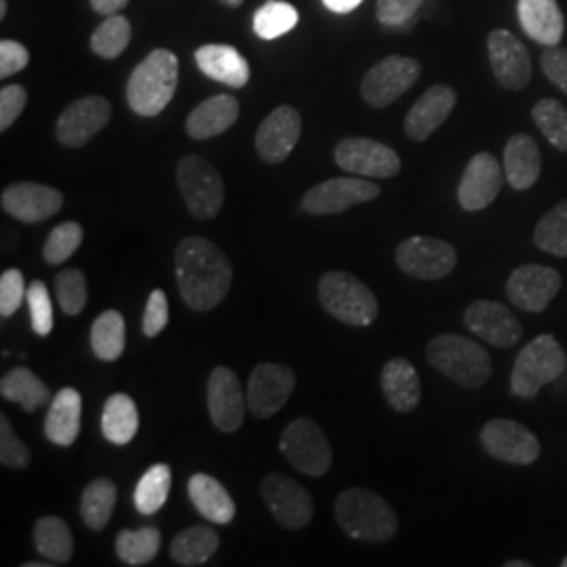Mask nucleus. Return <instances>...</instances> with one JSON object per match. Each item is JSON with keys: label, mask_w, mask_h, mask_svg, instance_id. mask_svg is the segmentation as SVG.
<instances>
[{"label": "nucleus", "mask_w": 567, "mask_h": 567, "mask_svg": "<svg viewBox=\"0 0 567 567\" xmlns=\"http://www.w3.org/2000/svg\"><path fill=\"white\" fill-rule=\"evenodd\" d=\"M175 276L185 305L194 311H210L227 297L234 271L217 244L192 236L175 250Z\"/></svg>", "instance_id": "f257e3e1"}, {"label": "nucleus", "mask_w": 567, "mask_h": 567, "mask_svg": "<svg viewBox=\"0 0 567 567\" xmlns=\"http://www.w3.org/2000/svg\"><path fill=\"white\" fill-rule=\"evenodd\" d=\"M179 84V60L168 49H154L133 70L126 84V102L143 118L158 116L173 102Z\"/></svg>", "instance_id": "f03ea898"}, {"label": "nucleus", "mask_w": 567, "mask_h": 567, "mask_svg": "<svg viewBox=\"0 0 567 567\" xmlns=\"http://www.w3.org/2000/svg\"><path fill=\"white\" fill-rule=\"evenodd\" d=\"M337 522L347 536L364 543H386L398 534V515L379 494L349 487L337 498Z\"/></svg>", "instance_id": "7ed1b4c3"}, {"label": "nucleus", "mask_w": 567, "mask_h": 567, "mask_svg": "<svg viewBox=\"0 0 567 567\" xmlns=\"http://www.w3.org/2000/svg\"><path fill=\"white\" fill-rule=\"evenodd\" d=\"M426 360L450 381L465 389H480L492 377V360L486 349L461 334H440L426 347Z\"/></svg>", "instance_id": "20e7f679"}, {"label": "nucleus", "mask_w": 567, "mask_h": 567, "mask_svg": "<svg viewBox=\"0 0 567 567\" xmlns=\"http://www.w3.org/2000/svg\"><path fill=\"white\" fill-rule=\"evenodd\" d=\"M566 351L559 341L553 334H540L519 351L511 374V393L534 400L543 386L566 372Z\"/></svg>", "instance_id": "39448f33"}, {"label": "nucleus", "mask_w": 567, "mask_h": 567, "mask_svg": "<svg viewBox=\"0 0 567 567\" xmlns=\"http://www.w3.org/2000/svg\"><path fill=\"white\" fill-rule=\"evenodd\" d=\"M318 297L326 311L349 326L372 324L379 316L374 292L351 274L328 271L318 284Z\"/></svg>", "instance_id": "423d86ee"}, {"label": "nucleus", "mask_w": 567, "mask_h": 567, "mask_svg": "<svg viewBox=\"0 0 567 567\" xmlns=\"http://www.w3.org/2000/svg\"><path fill=\"white\" fill-rule=\"evenodd\" d=\"M177 183L187 210L200 219H215L224 208L225 185L219 171L200 156H185L177 164Z\"/></svg>", "instance_id": "0eeeda50"}, {"label": "nucleus", "mask_w": 567, "mask_h": 567, "mask_svg": "<svg viewBox=\"0 0 567 567\" xmlns=\"http://www.w3.org/2000/svg\"><path fill=\"white\" fill-rule=\"evenodd\" d=\"M280 452L299 473L322 477L332 465V447L320 425L311 419H297L284 429Z\"/></svg>", "instance_id": "6e6552de"}, {"label": "nucleus", "mask_w": 567, "mask_h": 567, "mask_svg": "<svg viewBox=\"0 0 567 567\" xmlns=\"http://www.w3.org/2000/svg\"><path fill=\"white\" fill-rule=\"evenodd\" d=\"M395 261L404 274L416 280H442L454 271L458 255L452 244L440 238L414 236L398 246Z\"/></svg>", "instance_id": "1a4fd4ad"}, {"label": "nucleus", "mask_w": 567, "mask_h": 567, "mask_svg": "<svg viewBox=\"0 0 567 567\" xmlns=\"http://www.w3.org/2000/svg\"><path fill=\"white\" fill-rule=\"evenodd\" d=\"M421 76V63L402 55H389L368 70L362 97L372 107H386L408 93Z\"/></svg>", "instance_id": "9d476101"}, {"label": "nucleus", "mask_w": 567, "mask_h": 567, "mask_svg": "<svg viewBox=\"0 0 567 567\" xmlns=\"http://www.w3.org/2000/svg\"><path fill=\"white\" fill-rule=\"evenodd\" d=\"M381 196V187L364 177H334L313 185L301 200L309 215H339L355 204L370 203Z\"/></svg>", "instance_id": "9b49d317"}, {"label": "nucleus", "mask_w": 567, "mask_h": 567, "mask_svg": "<svg viewBox=\"0 0 567 567\" xmlns=\"http://www.w3.org/2000/svg\"><path fill=\"white\" fill-rule=\"evenodd\" d=\"M334 161L355 177H372V179H389L395 177L402 168L400 156L385 143L349 137L334 147Z\"/></svg>", "instance_id": "f8f14e48"}, {"label": "nucleus", "mask_w": 567, "mask_h": 567, "mask_svg": "<svg viewBox=\"0 0 567 567\" xmlns=\"http://www.w3.org/2000/svg\"><path fill=\"white\" fill-rule=\"evenodd\" d=\"M261 494L271 515L280 526L303 529L313 517L311 494L299 482L284 473H269L261 484Z\"/></svg>", "instance_id": "ddd939ff"}, {"label": "nucleus", "mask_w": 567, "mask_h": 567, "mask_svg": "<svg viewBox=\"0 0 567 567\" xmlns=\"http://www.w3.org/2000/svg\"><path fill=\"white\" fill-rule=\"evenodd\" d=\"M480 440L492 458L511 465H532L540 456L538 437L526 426L508 419L489 421L482 429Z\"/></svg>", "instance_id": "4468645a"}, {"label": "nucleus", "mask_w": 567, "mask_h": 567, "mask_svg": "<svg viewBox=\"0 0 567 567\" xmlns=\"http://www.w3.org/2000/svg\"><path fill=\"white\" fill-rule=\"evenodd\" d=\"M297 385L295 372L282 364H259L250 379L246 402L257 419H269L282 408Z\"/></svg>", "instance_id": "2eb2a0df"}, {"label": "nucleus", "mask_w": 567, "mask_h": 567, "mask_svg": "<svg viewBox=\"0 0 567 567\" xmlns=\"http://www.w3.org/2000/svg\"><path fill=\"white\" fill-rule=\"evenodd\" d=\"M559 290V271L545 265H522L511 274L507 282L508 301L532 313L545 311Z\"/></svg>", "instance_id": "dca6fc26"}, {"label": "nucleus", "mask_w": 567, "mask_h": 567, "mask_svg": "<svg viewBox=\"0 0 567 567\" xmlns=\"http://www.w3.org/2000/svg\"><path fill=\"white\" fill-rule=\"evenodd\" d=\"M487 55L494 79L508 91H522L532 81V60L524 42L508 30H494L487 37Z\"/></svg>", "instance_id": "f3484780"}, {"label": "nucleus", "mask_w": 567, "mask_h": 567, "mask_svg": "<svg viewBox=\"0 0 567 567\" xmlns=\"http://www.w3.org/2000/svg\"><path fill=\"white\" fill-rule=\"evenodd\" d=\"M112 118V105L102 95H89L70 103L58 118V140L65 147H82Z\"/></svg>", "instance_id": "a211bd4d"}, {"label": "nucleus", "mask_w": 567, "mask_h": 567, "mask_svg": "<svg viewBox=\"0 0 567 567\" xmlns=\"http://www.w3.org/2000/svg\"><path fill=\"white\" fill-rule=\"evenodd\" d=\"M505 179V168H501L498 161L487 152H480L466 164L458 185V203L468 213L484 210L496 200Z\"/></svg>", "instance_id": "6ab92c4d"}, {"label": "nucleus", "mask_w": 567, "mask_h": 567, "mask_svg": "<svg viewBox=\"0 0 567 567\" xmlns=\"http://www.w3.org/2000/svg\"><path fill=\"white\" fill-rule=\"evenodd\" d=\"M208 414L217 429L224 433H234L244 425L246 408L244 391L234 370L219 365L208 379Z\"/></svg>", "instance_id": "aec40b11"}, {"label": "nucleus", "mask_w": 567, "mask_h": 567, "mask_svg": "<svg viewBox=\"0 0 567 567\" xmlns=\"http://www.w3.org/2000/svg\"><path fill=\"white\" fill-rule=\"evenodd\" d=\"M2 208L21 224H41L58 215L63 196L58 189L42 183H13L2 192Z\"/></svg>", "instance_id": "412c9836"}, {"label": "nucleus", "mask_w": 567, "mask_h": 567, "mask_svg": "<svg viewBox=\"0 0 567 567\" xmlns=\"http://www.w3.org/2000/svg\"><path fill=\"white\" fill-rule=\"evenodd\" d=\"M301 114L290 107V105H280L276 107L259 126L257 131V152L261 161L267 164H280L292 154L295 145L301 137Z\"/></svg>", "instance_id": "4be33fe9"}, {"label": "nucleus", "mask_w": 567, "mask_h": 567, "mask_svg": "<svg viewBox=\"0 0 567 567\" xmlns=\"http://www.w3.org/2000/svg\"><path fill=\"white\" fill-rule=\"evenodd\" d=\"M465 326L482 341L494 347H513L522 339V324L511 309L496 301H475L465 311Z\"/></svg>", "instance_id": "5701e85b"}, {"label": "nucleus", "mask_w": 567, "mask_h": 567, "mask_svg": "<svg viewBox=\"0 0 567 567\" xmlns=\"http://www.w3.org/2000/svg\"><path fill=\"white\" fill-rule=\"evenodd\" d=\"M456 93L446 84H435L425 91L419 102L412 105V110L405 116V135L412 142H425L429 140L452 114L456 105Z\"/></svg>", "instance_id": "b1692460"}, {"label": "nucleus", "mask_w": 567, "mask_h": 567, "mask_svg": "<svg viewBox=\"0 0 567 567\" xmlns=\"http://www.w3.org/2000/svg\"><path fill=\"white\" fill-rule=\"evenodd\" d=\"M517 16L532 41L543 47H559L566 32V18L557 0H519Z\"/></svg>", "instance_id": "393cba45"}, {"label": "nucleus", "mask_w": 567, "mask_h": 567, "mask_svg": "<svg viewBox=\"0 0 567 567\" xmlns=\"http://www.w3.org/2000/svg\"><path fill=\"white\" fill-rule=\"evenodd\" d=\"M196 63L200 72L213 81L234 89H243L250 81V68L240 51L229 44H204L196 51Z\"/></svg>", "instance_id": "a878e982"}, {"label": "nucleus", "mask_w": 567, "mask_h": 567, "mask_svg": "<svg viewBox=\"0 0 567 567\" xmlns=\"http://www.w3.org/2000/svg\"><path fill=\"white\" fill-rule=\"evenodd\" d=\"M238 114H240V103L236 97L215 95L200 103L198 107H194V112L187 116L185 122L187 135L196 142L213 140L238 121Z\"/></svg>", "instance_id": "bb28decb"}, {"label": "nucleus", "mask_w": 567, "mask_h": 567, "mask_svg": "<svg viewBox=\"0 0 567 567\" xmlns=\"http://www.w3.org/2000/svg\"><path fill=\"white\" fill-rule=\"evenodd\" d=\"M81 393L72 386L61 389L51 400V408L44 419V435L55 446H72L81 433Z\"/></svg>", "instance_id": "cd10ccee"}, {"label": "nucleus", "mask_w": 567, "mask_h": 567, "mask_svg": "<svg viewBox=\"0 0 567 567\" xmlns=\"http://www.w3.org/2000/svg\"><path fill=\"white\" fill-rule=\"evenodd\" d=\"M381 386L385 393L386 404L395 412H412L421 404V377L416 368L404 358H393L386 362L381 372Z\"/></svg>", "instance_id": "c85d7f7f"}, {"label": "nucleus", "mask_w": 567, "mask_h": 567, "mask_svg": "<svg viewBox=\"0 0 567 567\" xmlns=\"http://www.w3.org/2000/svg\"><path fill=\"white\" fill-rule=\"evenodd\" d=\"M187 492H189V501L194 503V507L198 508V513L210 524L227 526L236 517L234 498L221 486V482H217L215 477H210L206 473L192 475L187 482Z\"/></svg>", "instance_id": "c756f323"}, {"label": "nucleus", "mask_w": 567, "mask_h": 567, "mask_svg": "<svg viewBox=\"0 0 567 567\" xmlns=\"http://www.w3.org/2000/svg\"><path fill=\"white\" fill-rule=\"evenodd\" d=\"M505 177L508 185L517 192L529 189L534 183L538 182L540 171H543V158L538 143L534 142L529 135H513L505 147Z\"/></svg>", "instance_id": "7c9ffc66"}, {"label": "nucleus", "mask_w": 567, "mask_h": 567, "mask_svg": "<svg viewBox=\"0 0 567 567\" xmlns=\"http://www.w3.org/2000/svg\"><path fill=\"white\" fill-rule=\"evenodd\" d=\"M103 437L116 446H126L140 431V412L135 402L124 395L114 393L105 405L102 416Z\"/></svg>", "instance_id": "2f4dec72"}, {"label": "nucleus", "mask_w": 567, "mask_h": 567, "mask_svg": "<svg viewBox=\"0 0 567 567\" xmlns=\"http://www.w3.org/2000/svg\"><path fill=\"white\" fill-rule=\"evenodd\" d=\"M0 395L7 402L21 405L25 412H34L37 408L51 402V391L41 379L28 368H13L0 381Z\"/></svg>", "instance_id": "473e14b6"}, {"label": "nucleus", "mask_w": 567, "mask_h": 567, "mask_svg": "<svg viewBox=\"0 0 567 567\" xmlns=\"http://www.w3.org/2000/svg\"><path fill=\"white\" fill-rule=\"evenodd\" d=\"M219 548V536L206 526L187 527L179 532L171 545V557L179 566L194 567L206 564Z\"/></svg>", "instance_id": "72a5a7b5"}, {"label": "nucleus", "mask_w": 567, "mask_h": 567, "mask_svg": "<svg viewBox=\"0 0 567 567\" xmlns=\"http://www.w3.org/2000/svg\"><path fill=\"white\" fill-rule=\"evenodd\" d=\"M34 547L53 566L68 564L74 555V538L60 517H42L34 526Z\"/></svg>", "instance_id": "f704fd0d"}, {"label": "nucleus", "mask_w": 567, "mask_h": 567, "mask_svg": "<svg viewBox=\"0 0 567 567\" xmlns=\"http://www.w3.org/2000/svg\"><path fill=\"white\" fill-rule=\"evenodd\" d=\"M116 498L118 489L105 477H100L84 487L81 498V517L84 526L95 532L107 526L116 508Z\"/></svg>", "instance_id": "c9c22d12"}, {"label": "nucleus", "mask_w": 567, "mask_h": 567, "mask_svg": "<svg viewBox=\"0 0 567 567\" xmlns=\"http://www.w3.org/2000/svg\"><path fill=\"white\" fill-rule=\"evenodd\" d=\"M163 545V534L156 527L122 529L116 536V555L126 566H147L156 559Z\"/></svg>", "instance_id": "e433bc0d"}, {"label": "nucleus", "mask_w": 567, "mask_h": 567, "mask_svg": "<svg viewBox=\"0 0 567 567\" xmlns=\"http://www.w3.org/2000/svg\"><path fill=\"white\" fill-rule=\"evenodd\" d=\"M126 328L121 311L110 309L93 322L91 328V347L93 353L103 362H116L124 353Z\"/></svg>", "instance_id": "4c0bfd02"}, {"label": "nucleus", "mask_w": 567, "mask_h": 567, "mask_svg": "<svg viewBox=\"0 0 567 567\" xmlns=\"http://www.w3.org/2000/svg\"><path fill=\"white\" fill-rule=\"evenodd\" d=\"M171 482H173V473L168 465L150 466L140 480V484L135 487L133 501L135 508L142 515H154L164 507L168 492H171Z\"/></svg>", "instance_id": "58836bf2"}, {"label": "nucleus", "mask_w": 567, "mask_h": 567, "mask_svg": "<svg viewBox=\"0 0 567 567\" xmlns=\"http://www.w3.org/2000/svg\"><path fill=\"white\" fill-rule=\"evenodd\" d=\"M534 244L553 257H567V200L553 206L538 221Z\"/></svg>", "instance_id": "ea45409f"}, {"label": "nucleus", "mask_w": 567, "mask_h": 567, "mask_svg": "<svg viewBox=\"0 0 567 567\" xmlns=\"http://www.w3.org/2000/svg\"><path fill=\"white\" fill-rule=\"evenodd\" d=\"M299 23V11L284 2V0H269L257 11L255 16V32L265 41L280 39L286 32H290Z\"/></svg>", "instance_id": "a19ab883"}, {"label": "nucleus", "mask_w": 567, "mask_h": 567, "mask_svg": "<svg viewBox=\"0 0 567 567\" xmlns=\"http://www.w3.org/2000/svg\"><path fill=\"white\" fill-rule=\"evenodd\" d=\"M131 42V23L122 16H107L91 37V49L103 60H116Z\"/></svg>", "instance_id": "79ce46f5"}, {"label": "nucleus", "mask_w": 567, "mask_h": 567, "mask_svg": "<svg viewBox=\"0 0 567 567\" xmlns=\"http://www.w3.org/2000/svg\"><path fill=\"white\" fill-rule=\"evenodd\" d=\"M532 118L553 147L567 152V110L557 100H540L532 107Z\"/></svg>", "instance_id": "37998d69"}, {"label": "nucleus", "mask_w": 567, "mask_h": 567, "mask_svg": "<svg viewBox=\"0 0 567 567\" xmlns=\"http://www.w3.org/2000/svg\"><path fill=\"white\" fill-rule=\"evenodd\" d=\"M82 227L76 221H65L58 225L42 248V257L49 265L65 264L82 244Z\"/></svg>", "instance_id": "c03bdc74"}, {"label": "nucleus", "mask_w": 567, "mask_h": 567, "mask_svg": "<svg viewBox=\"0 0 567 567\" xmlns=\"http://www.w3.org/2000/svg\"><path fill=\"white\" fill-rule=\"evenodd\" d=\"M55 292H58V301L63 309V313L68 316H79L86 299H89V290H86V280L79 269H63L55 276Z\"/></svg>", "instance_id": "a18cd8bd"}, {"label": "nucleus", "mask_w": 567, "mask_h": 567, "mask_svg": "<svg viewBox=\"0 0 567 567\" xmlns=\"http://www.w3.org/2000/svg\"><path fill=\"white\" fill-rule=\"evenodd\" d=\"M25 301L30 307V322H32V330L39 337H47L53 330V303L49 297V290L44 284L34 280L28 286V295Z\"/></svg>", "instance_id": "49530a36"}, {"label": "nucleus", "mask_w": 567, "mask_h": 567, "mask_svg": "<svg viewBox=\"0 0 567 567\" xmlns=\"http://www.w3.org/2000/svg\"><path fill=\"white\" fill-rule=\"evenodd\" d=\"M30 461V450L16 435L7 414H0V463L9 468H25Z\"/></svg>", "instance_id": "de8ad7c7"}, {"label": "nucleus", "mask_w": 567, "mask_h": 567, "mask_svg": "<svg viewBox=\"0 0 567 567\" xmlns=\"http://www.w3.org/2000/svg\"><path fill=\"white\" fill-rule=\"evenodd\" d=\"M28 290L23 284V276L18 269H7L0 276V316L9 318L20 309Z\"/></svg>", "instance_id": "09e8293b"}, {"label": "nucleus", "mask_w": 567, "mask_h": 567, "mask_svg": "<svg viewBox=\"0 0 567 567\" xmlns=\"http://www.w3.org/2000/svg\"><path fill=\"white\" fill-rule=\"evenodd\" d=\"M425 0H377V18L389 28H400L416 16Z\"/></svg>", "instance_id": "8fccbe9b"}, {"label": "nucleus", "mask_w": 567, "mask_h": 567, "mask_svg": "<svg viewBox=\"0 0 567 567\" xmlns=\"http://www.w3.org/2000/svg\"><path fill=\"white\" fill-rule=\"evenodd\" d=\"M28 93L21 84H7L0 89V131H9L25 110Z\"/></svg>", "instance_id": "3c124183"}, {"label": "nucleus", "mask_w": 567, "mask_h": 567, "mask_svg": "<svg viewBox=\"0 0 567 567\" xmlns=\"http://www.w3.org/2000/svg\"><path fill=\"white\" fill-rule=\"evenodd\" d=\"M166 324H168V299L163 290H152L143 313V334L147 339H154L163 332Z\"/></svg>", "instance_id": "603ef678"}, {"label": "nucleus", "mask_w": 567, "mask_h": 567, "mask_svg": "<svg viewBox=\"0 0 567 567\" xmlns=\"http://www.w3.org/2000/svg\"><path fill=\"white\" fill-rule=\"evenodd\" d=\"M540 68L548 81L567 95V49L547 47L540 55Z\"/></svg>", "instance_id": "864d4df0"}, {"label": "nucleus", "mask_w": 567, "mask_h": 567, "mask_svg": "<svg viewBox=\"0 0 567 567\" xmlns=\"http://www.w3.org/2000/svg\"><path fill=\"white\" fill-rule=\"evenodd\" d=\"M28 63H30V53L21 42L9 41V39L0 42V79H9L18 74Z\"/></svg>", "instance_id": "5fc2aeb1"}, {"label": "nucleus", "mask_w": 567, "mask_h": 567, "mask_svg": "<svg viewBox=\"0 0 567 567\" xmlns=\"http://www.w3.org/2000/svg\"><path fill=\"white\" fill-rule=\"evenodd\" d=\"M128 4V0H91V7L102 16H116Z\"/></svg>", "instance_id": "6e6d98bb"}, {"label": "nucleus", "mask_w": 567, "mask_h": 567, "mask_svg": "<svg viewBox=\"0 0 567 567\" xmlns=\"http://www.w3.org/2000/svg\"><path fill=\"white\" fill-rule=\"evenodd\" d=\"M324 4L332 13H351L362 4V0H324Z\"/></svg>", "instance_id": "4d7b16f0"}, {"label": "nucleus", "mask_w": 567, "mask_h": 567, "mask_svg": "<svg viewBox=\"0 0 567 567\" xmlns=\"http://www.w3.org/2000/svg\"><path fill=\"white\" fill-rule=\"evenodd\" d=\"M219 2H224L225 7H229V9H236L243 4L244 0H219Z\"/></svg>", "instance_id": "13d9d810"}, {"label": "nucleus", "mask_w": 567, "mask_h": 567, "mask_svg": "<svg viewBox=\"0 0 567 567\" xmlns=\"http://www.w3.org/2000/svg\"><path fill=\"white\" fill-rule=\"evenodd\" d=\"M505 567H532V564L529 561H507Z\"/></svg>", "instance_id": "bf43d9fd"}, {"label": "nucleus", "mask_w": 567, "mask_h": 567, "mask_svg": "<svg viewBox=\"0 0 567 567\" xmlns=\"http://www.w3.org/2000/svg\"><path fill=\"white\" fill-rule=\"evenodd\" d=\"M7 18V0H0V20Z\"/></svg>", "instance_id": "052dcab7"}, {"label": "nucleus", "mask_w": 567, "mask_h": 567, "mask_svg": "<svg viewBox=\"0 0 567 567\" xmlns=\"http://www.w3.org/2000/svg\"><path fill=\"white\" fill-rule=\"evenodd\" d=\"M561 566L567 567V557L564 559V561H561Z\"/></svg>", "instance_id": "680f3d73"}]
</instances>
